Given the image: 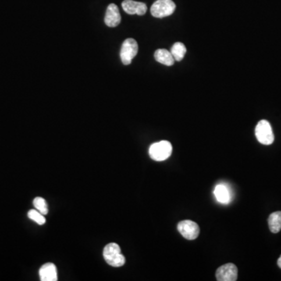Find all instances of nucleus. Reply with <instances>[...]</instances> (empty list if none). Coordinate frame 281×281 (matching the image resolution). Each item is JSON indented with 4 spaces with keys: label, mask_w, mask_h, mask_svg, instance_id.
<instances>
[{
    "label": "nucleus",
    "mask_w": 281,
    "mask_h": 281,
    "mask_svg": "<svg viewBox=\"0 0 281 281\" xmlns=\"http://www.w3.org/2000/svg\"><path fill=\"white\" fill-rule=\"evenodd\" d=\"M138 51V46L136 40L134 38H128L125 40L120 50V59L124 64H130L134 58L137 55Z\"/></svg>",
    "instance_id": "39448f33"
},
{
    "label": "nucleus",
    "mask_w": 281,
    "mask_h": 281,
    "mask_svg": "<svg viewBox=\"0 0 281 281\" xmlns=\"http://www.w3.org/2000/svg\"><path fill=\"white\" fill-rule=\"evenodd\" d=\"M176 5L172 0H157L152 4L151 14L154 18H164L174 12Z\"/></svg>",
    "instance_id": "7ed1b4c3"
},
{
    "label": "nucleus",
    "mask_w": 281,
    "mask_h": 281,
    "mask_svg": "<svg viewBox=\"0 0 281 281\" xmlns=\"http://www.w3.org/2000/svg\"><path fill=\"white\" fill-rule=\"evenodd\" d=\"M172 144L168 140H161L150 146V156L153 160L164 161L169 158L172 153Z\"/></svg>",
    "instance_id": "f03ea898"
},
{
    "label": "nucleus",
    "mask_w": 281,
    "mask_h": 281,
    "mask_svg": "<svg viewBox=\"0 0 281 281\" xmlns=\"http://www.w3.org/2000/svg\"><path fill=\"white\" fill-rule=\"evenodd\" d=\"M29 218L37 222L38 225H43L46 224V218L44 215L38 212L37 210H30L28 214Z\"/></svg>",
    "instance_id": "dca6fc26"
},
{
    "label": "nucleus",
    "mask_w": 281,
    "mask_h": 281,
    "mask_svg": "<svg viewBox=\"0 0 281 281\" xmlns=\"http://www.w3.org/2000/svg\"><path fill=\"white\" fill-rule=\"evenodd\" d=\"M33 205H34V208L43 215H46L48 214V206H47L46 200L42 198L36 197L33 201Z\"/></svg>",
    "instance_id": "2eb2a0df"
},
{
    "label": "nucleus",
    "mask_w": 281,
    "mask_h": 281,
    "mask_svg": "<svg viewBox=\"0 0 281 281\" xmlns=\"http://www.w3.org/2000/svg\"><path fill=\"white\" fill-rule=\"evenodd\" d=\"M122 8L128 14H137L143 16L147 12V6L144 2H136L133 0H124L122 2Z\"/></svg>",
    "instance_id": "6e6552de"
},
{
    "label": "nucleus",
    "mask_w": 281,
    "mask_h": 281,
    "mask_svg": "<svg viewBox=\"0 0 281 281\" xmlns=\"http://www.w3.org/2000/svg\"><path fill=\"white\" fill-rule=\"evenodd\" d=\"M256 136L261 144L270 146L274 140V133L270 124L266 120H262L256 126Z\"/></svg>",
    "instance_id": "20e7f679"
},
{
    "label": "nucleus",
    "mask_w": 281,
    "mask_h": 281,
    "mask_svg": "<svg viewBox=\"0 0 281 281\" xmlns=\"http://www.w3.org/2000/svg\"><path fill=\"white\" fill-rule=\"evenodd\" d=\"M216 278L218 281L237 280V266L233 264H228L221 266L217 269Z\"/></svg>",
    "instance_id": "0eeeda50"
},
{
    "label": "nucleus",
    "mask_w": 281,
    "mask_h": 281,
    "mask_svg": "<svg viewBox=\"0 0 281 281\" xmlns=\"http://www.w3.org/2000/svg\"><path fill=\"white\" fill-rule=\"evenodd\" d=\"M278 266H279L280 268V269H281V256H280V257L279 260H278Z\"/></svg>",
    "instance_id": "f3484780"
},
{
    "label": "nucleus",
    "mask_w": 281,
    "mask_h": 281,
    "mask_svg": "<svg viewBox=\"0 0 281 281\" xmlns=\"http://www.w3.org/2000/svg\"><path fill=\"white\" fill-rule=\"evenodd\" d=\"M154 56L157 62H160L166 66H172L174 64L175 60L171 52H169L168 50H164V48L157 50Z\"/></svg>",
    "instance_id": "9b49d317"
},
{
    "label": "nucleus",
    "mask_w": 281,
    "mask_h": 281,
    "mask_svg": "<svg viewBox=\"0 0 281 281\" xmlns=\"http://www.w3.org/2000/svg\"><path fill=\"white\" fill-rule=\"evenodd\" d=\"M214 194L216 198L217 201L222 204H228L230 201L229 190L224 184H218L214 190Z\"/></svg>",
    "instance_id": "f8f14e48"
},
{
    "label": "nucleus",
    "mask_w": 281,
    "mask_h": 281,
    "mask_svg": "<svg viewBox=\"0 0 281 281\" xmlns=\"http://www.w3.org/2000/svg\"><path fill=\"white\" fill-rule=\"evenodd\" d=\"M170 52L175 60L179 62V61H182L183 60L186 52H187V50H186V47L183 43L176 42L171 48Z\"/></svg>",
    "instance_id": "4468645a"
},
{
    "label": "nucleus",
    "mask_w": 281,
    "mask_h": 281,
    "mask_svg": "<svg viewBox=\"0 0 281 281\" xmlns=\"http://www.w3.org/2000/svg\"><path fill=\"white\" fill-rule=\"evenodd\" d=\"M270 230L274 234L278 233L281 230V211L272 212L268 219Z\"/></svg>",
    "instance_id": "ddd939ff"
},
{
    "label": "nucleus",
    "mask_w": 281,
    "mask_h": 281,
    "mask_svg": "<svg viewBox=\"0 0 281 281\" xmlns=\"http://www.w3.org/2000/svg\"><path fill=\"white\" fill-rule=\"evenodd\" d=\"M121 16L116 4H111L107 8L105 16V24L108 27L115 28L120 24Z\"/></svg>",
    "instance_id": "1a4fd4ad"
},
{
    "label": "nucleus",
    "mask_w": 281,
    "mask_h": 281,
    "mask_svg": "<svg viewBox=\"0 0 281 281\" xmlns=\"http://www.w3.org/2000/svg\"><path fill=\"white\" fill-rule=\"evenodd\" d=\"M178 230L180 234L188 240H194L197 238L200 232L198 225L192 220L180 221L178 224Z\"/></svg>",
    "instance_id": "423d86ee"
},
{
    "label": "nucleus",
    "mask_w": 281,
    "mask_h": 281,
    "mask_svg": "<svg viewBox=\"0 0 281 281\" xmlns=\"http://www.w3.org/2000/svg\"><path fill=\"white\" fill-rule=\"evenodd\" d=\"M40 280L42 281H56L57 270L54 264H44L40 270Z\"/></svg>",
    "instance_id": "9d476101"
},
{
    "label": "nucleus",
    "mask_w": 281,
    "mask_h": 281,
    "mask_svg": "<svg viewBox=\"0 0 281 281\" xmlns=\"http://www.w3.org/2000/svg\"><path fill=\"white\" fill-rule=\"evenodd\" d=\"M104 257L107 264L114 267L122 266L126 262L125 257L121 254L120 248L116 243H110L104 248Z\"/></svg>",
    "instance_id": "f257e3e1"
}]
</instances>
